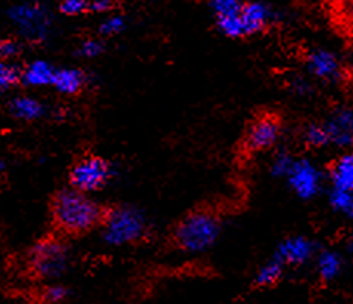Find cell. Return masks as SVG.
Instances as JSON below:
<instances>
[{
  "mask_svg": "<svg viewBox=\"0 0 353 304\" xmlns=\"http://www.w3.org/2000/svg\"><path fill=\"white\" fill-rule=\"evenodd\" d=\"M112 177L111 163L94 152H85L72 160L68 168V186L83 192L101 191Z\"/></svg>",
  "mask_w": 353,
  "mask_h": 304,
  "instance_id": "8992f818",
  "label": "cell"
},
{
  "mask_svg": "<svg viewBox=\"0 0 353 304\" xmlns=\"http://www.w3.org/2000/svg\"><path fill=\"white\" fill-rule=\"evenodd\" d=\"M329 28L344 42L353 43V0H321Z\"/></svg>",
  "mask_w": 353,
  "mask_h": 304,
  "instance_id": "ba28073f",
  "label": "cell"
},
{
  "mask_svg": "<svg viewBox=\"0 0 353 304\" xmlns=\"http://www.w3.org/2000/svg\"><path fill=\"white\" fill-rule=\"evenodd\" d=\"M305 141H307L309 146H323L325 141H327V132H325L320 126H312L307 135H305Z\"/></svg>",
  "mask_w": 353,
  "mask_h": 304,
  "instance_id": "5bb4252c",
  "label": "cell"
},
{
  "mask_svg": "<svg viewBox=\"0 0 353 304\" xmlns=\"http://www.w3.org/2000/svg\"><path fill=\"white\" fill-rule=\"evenodd\" d=\"M283 126V114L275 108H255L234 146V163L236 168H246L258 155L272 150L281 137Z\"/></svg>",
  "mask_w": 353,
  "mask_h": 304,
  "instance_id": "3957f363",
  "label": "cell"
},
{
  "mask_svg": "<svg viewBox=\"0 0 353 304\" xmlns=\"http://www.w3.org/2000/svg\"><path fill=\"white\" fill-rule=\"evenodd\" d=\"M312 68H314L316 74L320 76H330V74H335L338 70L336 60L329 56V54H316L312 59Z\"/></svg>",
  "mask_w": 353,
  "mask_h": 304,
  "instance_id": "8fae6325",
  "label": "cell"
},
{
  "mask_svg": "<svg viewBox=\"0 0 353 304\" xmlns=\"http://www.w3.org/2000/svg\"><path fill=\"white\" fill-rule=\"evenodd\" d=\"M108 203H97L76 188L56 189L48 199L50 229L68 240H77L100 231L106 220Z\"/></svg>",
  "mask_w": 353,
  "mask_h": 304,
  "instance_id": "7a4b0ae2",
  "label": "cell"
},
{
  "mask_svg": "<svg viewBox=\"0 0 353 304\" xmlns=\"http://www.w3.org/2000/svg\"><path fill=\"white\" fill-rule=\"evenodd\" d=\"M101 234L114 245L143 246L152 240V229L139 211L121 203H108Z\"/></svg>",
  "mask_w": 353,
  "mask_h": 304,
  "instance_id": "5b68a950",
  "label": "cell"
},
{
  "mask_svg": "<svg viewBox=\"0 0 353 304\" xmlns=\"http://www.w3.org/2000/svg\"><path fill=\"white\" fill-rule=\"evenodd\" d=\"M220 25L230 36L249 37L264 30L266 19L261 6L246 2L221 16Z\"/></svg>",
  "mask_w": 353,
  "mask_h": 304,
  "instance_id": "52a82bcc",
  "label": "cell"
},
{
  "mask_svg": "<svg viewBox=\"0 0 353 304\" xmlns=\"http://www.w3.org/2000/svg\"><path fill=\"white\" fill-rule=\"evenodd\" d=\"M0 51H2V62H5V59H10L11 56L19 52L17 45L12 42L10 39H3L2 45H0Z\"/></svg>",
  "mask_w": 353,
  "mask_h": 304,
  "instance_id": "2e32d148",
  "label": "cell"
},
{
  "mask_svg": "<svg viewBox=\"0 0 353 304\" xmlns=\"http://www.w3.org/2000/svg\"><path fill=\"white\" fill-rule=\"evenodd\" d=\"M0 82H2V88H12L20 85L22 76H20L17 68L8 66L2 62V66H0Z\"/></svg>",
  "mask_w": 353,
  "mask_h": 304,
  "instance_id": "4fadbf2b",
  "label": "cell"
},
{
  "mask_svg": "<svg viewBox=\"0 0 353 304\" xmlns=\"http://www.w3.org/2000/svg\"><path fill=\"white\" fill-rule=\"evenodd\" d=\"M70 241L52 229L32 241L23 256L25 278L40 285L62 275L70 261Z\"/></svg>",
  "mask_w": 353,
  "mask_h": 304,
  "instance_id": "277c9868",
  "label": "cell"
},
{
  "mask_svg": "<svg viewBox=\"0 0 353 304\" xmlns=\"http://www.w3.org/2000/svg\"><path fill=\"white\" fill-rule=\"evenodd\" d=\"M232 212V205L226 197L196 201L168 227L163 249L181 254L206 251L219 239Z\"/></svg>",
  "mask_w": 353,
  "mask_h": 304,
  "instance_id": "6da1fadb",
  "label": "cell"
},
{
  "mask_svg": "<svg viewBox=\"0 0 353 304\" xmlns=\"http://www.w3.org/2000/svg\"><path fill=\"white\" fill-rule=\"evenodd\" d=\"M59 11L65 16H80L92 11V3L90 0H62L59 5Z\"/></svg>",
  "mask_w": 353,
  "mask_h": 304,
  "instance_id": "30bf717a",
  "label": "cell"
},
{
  "mask_svg": "<svg viewBox=\"0 0 353 304\" xmlns=\"http://www.w3.org/2000/svg\"><path fill=\"white\" fill-rule=\"evenodd\" d=\"M60 91H65L71 96H79L83 90V77L77 71H62L56 77Z\"/></svg>",
  "mask_w": 353,
  "mask_h": 304,
  "instance_id": "9c48e42d",
  "label": "cell"
},
{
  "mask_svg": "<svg viewBox=\"0 0 353 304\" xmlns=\"http://www.w3.org/2000/svg\"><path fill=\"white\" fill-rule=\"evenodd\" d=\"M68 290L62 286H43L40 287L37 301L39 303H60L66 300Z\"/></svg>",
  "mask_w": 353,
  "mask_h": 304,
  "instance_id": "7c38bea8",
  "label": "cell"
},
{
  "mask_svg": "<svg viewBox=\"0 0 353 304\" xmlns=\"http://www.w3.org/2000/svg\"><path fill=\"white\" fill-rule=\"evenodd\" d=\"M336 174H338L339 183H343L345 186L353 185V161L343 160L341 168H339V171Z\"/></svg>",
  "mask_w": 353,
  "mask_h": 304,
  "instance_id": "9a60e30c",
  "label": "cell"
}]
</instances>
